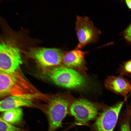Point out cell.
I'll return each instance as SVG.
<instances>
[{"instance_id": "cell-15", "label": "cell", "mask_w": 131, "mask_h": 131, "mask_svg": "<svg viewBox=\"0 0 131 131\" xmlns=\"http://www.w3.org/2000/svg\"><path fill=\"white\" fill-rule=\"evenodd\" d=\"M124 35L126 40L128 42L131 43V23L125 30Z\"/></svg>"}, {"instance_id": "cell-10", "label": "cell", "mask_w": 131, "mask_h": 131, "mask_svg": "<svg viewBox=\"0 0 131 131\" xmlns=\"http://www.w3.org/2000/svg\"><path fill=\"white\" fill-rule=\"evenodd\" d=\"M106 88L116 94L120 95L126 98L128 93L131 92V83L123 76H110L105 80Z\"/></svg>"}, {"instance_id": "cell-14", "label": "cell", "mask_w": 131, "mask_h": 131, "mask_svg": "<svg viewBox=\"0 0 131 131\" xmlns=\"http://www.w3.org/2000/svg\"><path fill=\"white\" fill-rule=\"evenodd\" d=\"M118 71L120 75L131 76V59L124 62L121 65Z\"/></svg>"}, {"instance_id": "cell-16", "label": "cell", "mask_w": 131, "mask_h": 131, "mask_svg": "<svg viewBox=\"0 0 131 131\" xmlns=\"http://www.w3.org/2000/svg\"><path fill=\"white\" fill-rule=\"evenodd\" d=\"M121 131H131L129 119H127L122 123L121 126Z\"/></svg>"}, {"instance_id": "cell-5", "label": "cell", "mask_w": 131, "mask_h": 131, "mask_svg": "<svg viewBox=\"0 0 131 131\" xmlns=\"http://www.w3.org/2000/svg\"><path fill=\"white\" fill-rule=\"evenodd\" d=\"M96 103L87 99L80 98L72 100L69 113L74 117L77 124L84 125L96 118L98 108Z\"/></svg>"}, {"instance_id": "cell-6", "label": "cell", "mask_w": 131, "mask_h": 131, "mask_svg": "<svg viewBox=\"0 0 131 131\" xmlns=\"http://www.w3.org/2000/svg\"><path fill=\"white\" fill-rule=\"evenodd\" d=\"M29 53L40 66L46 69L60 65L64 55L61 50L56 48H33Z\"/></svg>"}, {"instance_id": "cell-17", "label": "cell", "mask_w": 131, "mask_h": 131, "mask_svg": "<svg viewBox=\"0 0 131 131\" xmlns=\"http://www.w3.org/2000/svg\"><path fill=\"white\" fill-rule=\"evenodd\" d=\"M125 2L128 7L131 9V0H126Z\"/></svg>"}, {"instance_id": "cell-13", "label": "cell", "mask_w": 131, "mask_h": 131, "mask_svg": "<svg viewBox=\"0 0 131 131\" xmlns=\"http://www.w3.org/2000/svg\"><path fill=\"white\" fill-rule=\"evenodd\" d=\"M0 131H28L10 124L0 118Z\"/></svg>"}, {"instance_id": "cell-12", "label": "cell", "mask_w": 131, "mask_h": 131, "mask_svg": "<svg viewBox=\"0 0 131 131\" xmlns=\"http://www.w3.org/2000/svg\"><path fill=\"white\" fill-rule=\"evenodd\" d=\"M0 117L4 121L8 123L15 125L22 121L23 113L21 108H13L3 112Z\"/></svg>"}, {"instance_id": "cell-7", "label": "cell", "mask_w": 131, "mask_h": 131, "mask_svg": "<svg viewBox=\"0 0 131 131\" xmlns=\"http://www.w3.org/2000/svg\"><path fill=\"white\" fill-rule=\"evenodd\" d=\"M75 24V30L79 41L77 49H81L95 41L98 31L89 18L85 16H77Z\"/></svg>"}, {"instance_id": "cell-3", "label": "cell", "mask_w": 131, "mask_h": 131, "mask_svg": "<svg viewBox=\"0 0 131 131\" xmlns=\"http://www.w3.org/2000/svg\"><path fill=\"white\" fill-rule=\"evenodd\" d=\"M49 79L56 85L64 88L77 89L86 83L85 78L78 71L66 67L57 66L46 69Z\"/></svg>"}, {"instance_id": "cell-2", "label": "cell", "mask_w": 131, "mask_h": 131, "mask_svg": "<svg viewBox=\"0 0 131 131\" xmlns=\"http://www.w3.org/2000/svg\"><path fill=\"white\" fill-rule=\"evenodd\" d=\"M33 88L18 71L8 74L0 71V97L33 93Z\"/></svg>"}, {"instance_id": "cell-1", "label": "cell", "mask_w": 131, "mask_h": 131, "mask_svg": "<svg viewBox=\"0 0 131 131\" xmlns=\"http://www.w3.org/2000/svg\"><path fill=\"white\" fill-rule=\"evenodd\" d=\"M70 98L59 94L49 97L42 110L47 116L48 123L47 131H56L62 126V122L69 113Z\"/></svg>"}, {"instance_id": "cell-8", "label": "cell", "mask_w": 131, "mask_h": 131, "mask_svg": "<svg viewBox=\"0 0 131 131\" xmlns=\"http://www.w3.org/2000/svg\"><path fill=\"white\" fill-rule=\"evenodd\" d=\"M37 92L14 95L6 97L0 102V111L3 112L13 108L22 107L39 108L35 101L41 98Z\"/></svg>"}, {"instance_id": "cell-9", "label": "cell", "mask_w": 131, "mask_h": 131, "mask_svg": "<svg viewBox=\"0 0 131 131\" xmlns=\"http://www.w3.org/2000/svg\"><path fill=\"white\" fill-rule=\"evenodd\" d=\"M123 103L119 102L101 112L92 126L93 131H113Z\"/></svg>"}, {"instance_id": "cell-11", "label": "cell", "mask_w": 131, "mask_h": 131, "mask_svg": "<svg viewBox=\"0 0 131 131\" xmlns=\"http://www.w3.org/2000/svg\"><path fill=\"white\" fill-rule=\"evenodd\" d=\"M86 53L78 49H74L64 54L62 62L67 67L84 72L86 68L84 56Z\"/></svg>"}, {"instance_id": "cell-18", "label": "cell", "mask_w": 131, "mask_h": 131, "mask_svg": "<svg viewBox=\"0 0 131 131\" xmlns=\"http://www.w3.org/2000/svg\"><path fill=\"white\" fill-rule=\"evenodd\" d=\"M130 77H131V76H130Z\"/></svg>"}, {"instance_id": "cell-4", "label": "cell", "mask_w": 131, "mask_h": 131, "mask_svg": "<svg viewBox=\"0 0 131 131\" xmlns=\"http://www.w3.org/2000/svg\"><path fill=\"white\" fill-rule=\"evenodd\" d=\"M23 61L20 51L8 41H2L0 45V71L12 74L19 71Z\"/></svg>"}]
</instances>
